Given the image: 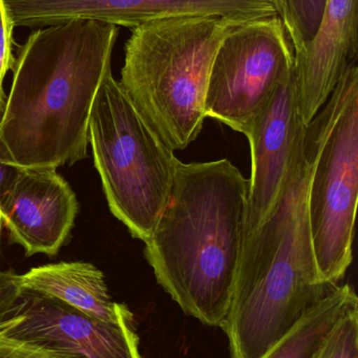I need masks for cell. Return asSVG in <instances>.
<instances>
[{"mask_svg": "<svg viewBox=\"0 0 358 358\" xmlns=\"http://www.w3.org/2000/svg\"><path fill=\"white\" fill-rule=\"evenodd\" d=\"M119 27L71 20L29 34L13 65L0 113V161L59 168L88 155L95 99L111 71Z\"/></svg>", "mask_w": 358, "mask_h": 358, "instance_id": "cell-1", "label": "cell"}, {"mask_svg": "<svg viewBox=\"0 0 358 358\" xmlns=\"http://www.w3.org/2000/svg\"><path fill=\"white\" fill-rule=\"evenodd\" d=\"M249 179L229 159L177 164L144 256L183 313L221 327L245 243Z\"/></svg>", "mask_w": 358, "mask_h": 358, "instance_id": "cell-2", "label": "cell"}, {"mask_svg": "<svg viewBox=\"0 0 358 358\" xmlns=\"http://www.w3.org/2000/svg\"><path fill=\"white\" fill-rule=\"evenodd\" d=\"M317 126L303 124L281 191L245 240L222 328L231 358H261L334 286L322 281L308 216Z\"/></svg>", "mask_w": 358, "mask_h": 358, "instance_id": "cell-3", "label": "cell"}, {"mask_svg": "<svg viewBox=\"0 0 358 358\" xmlns=\"http://www.w3.org/2000/svg\"><path fill=\"white\" fill-rule=\"evenodd\" d=\"M244 22L177 17L132 29L119 83L172 151L187 148L201 132L214 56L226 36Z\"/></svg>", "mask_w": 358, "mask_h": 358, "instance_id": "cell-4", "label": "cell"}, {"mask_svg": "<svg viewBox=\"0 0 358 358\" xmlns=\"http://www.w3.org/2000/svg\"><path fill=\"white\" fill-rule=\"evenodd\" d=\"M88 143L111 214L146 241L170 199L179 159L111 71L95 99Z\"/></svg>", "mask_w": 358, "mask_h": 358, "instance_id": "cell-5", "label": "cell"}, {"mask_svg": "<svg viewBox=\"0 0 358 358\" xmlns=\"http://www.w3.org/2000/svg\"><path fill=\"white\" fill-rule=\"evenodd\" d=\"M313 122L317 151L308 216L322 281L338 285L352 263L358 192V66L353 61Z\"/></svg>", "mask_w": 358, "mask_h": 358, "instance_id": "cell-6", "label": "cell"}, {"mask_svg": "<svg viewBox=\"0 0 358 358\" xmlns=\"http://www.w3.org/2000/svg\"><path fill=\"white\" fill-rule=\"evenodd\" d=\"M294 71V52L279 16L237 25L214 56L206 92V117L247 136Z\"/></svg>", "mask_w": 358, "mask_h": 358, "instance_id": "cell-7", "label": "cell"}, {"mask_svg": "<svg viewBox=\"0 0 358 358\" xmlns=\"http://www.w3.org/2000/svg\"><path fill=\"white\" fill-rule=\"evenodd\" d=\"M0 271V330L12 338L81 358H142L132 322L106 323Z\"/></svg>", "mask_w": 358, "mask_h": 358, "instance_id": "cell-8", "label": "cell"}, {"mask_svg": "<svg viewBox=\"0 0 358 358\" xmlns=\"http://www.w3.org/2000/svg\"><path fill=\"white\" fill-rule=\"evenodd\" d=\"M15 27L40 29L92 20L134 29L177 17L219 16L237 20L279 16L271 0H6Z\"/></svg>", "mask_w": 358, "mask_h": 358, "instance_id": "cell-9", "label": "cell"}, {"mask_svg": "<svg viewBox=\"0 0 358 358\" xmlns=\"http://www.w3.org/2000/svg\"><path fill=\"white\" fill-rule=\"evenodd\" d=\"M0 210L11 243L27 257H53L73 229L78 200L56 168H17L0 196Z\"/></svg>", "mask_w": 358, "mask_h": 358, "instance_id": "cell-10", "label": "cell"}, {"mask_svg": "<svg viewBox=\"0 0 358 358\" xmlns=\"http://www.w3.org/2000/svg\"><path fill=\"white\" fill-rule=\"evenodd\" d=\"M303 124L294 71L275 90L246 136L252 149V178L245 240L260 227L279 196Z\"/></svg>", "mask_w": 358, "mask_h": 358, "instance_id": "cell-11", "label": "cell"}, {"mask_svg": "<svg viewBox=\"0 0 358 358\" xmlns=\"http://www.w3.org/2000/svg\"><path fill=\"white\" fill-rule=\"evenodd\" d=\"M358 0H326L315 36L294 58L298 109L308 125L358 56Z\"/></svg>", "mask_w": 358, "mask_h": 358, "instance_id": "cell-12", "label": "cell"}, {"mask_svg": "<svg viewBox=\"0 0 358 358\" xmlns=\"http://www.w3.org/2000/svg\"><path fill=\"white\" fill-rule=\"evenodd\" d=\"M19 287L57 299L84 315L106 323L132 319L124 304L113 302L104 275L95 265L85 262H60L34 267L15 275Z\"/></svg>", "mask_w": 358, "mask_h": 358, "instance_id": "cell-13", "label": "cell"}, {"mask_svg": "<svg viewBox=\"0 0 358 358\" xmlns=\"http://www.w3.org/2000/svg\"><path fill=\"white\" fill-rule=\"evenodd\" d=\"M355 308L358 300L353 288L348 284L334 286L261 358H313L338 320Z\"/></svg>", "mask_w": 358, "mask_h": 358, "instance_id": "cell-14", "label": "cell"}, {"mask_svg": "<svg viewBox=\"0 0 358 358\" xmlns=\"http://www.w3.org/2000/svg\"><path fill=\"white\" fill-rule=\"evenodd\" d=\"M326 0H287L285 27L294 48V58L304 52L315 36Z\"/></svg>", "mask_w": 358, "mask_h": 358, "instance_id": "cell-15", "label": "cell"}, {"mask_svg": "<svg viewBox=\"0 0 358 358\" xmlns=\"http://www.w3.org/2000/svg\"><path fill=\"white\" fill-rule=\"evenodd\" d=\"M313 358H358V308L338 320Z\"/></svg>", "mask_w": 358, "mask_h": 358, "instance_id": "cell-16", "label": "cell"}, {"mask_svg": "<svg viewBox=\"0 0 358 358\" xmlns=\"http://www.w3.org/2000/svg\"><path fill=\"white\" fill-rule=\"evenodd\" d=\"M15 25L6 0H0V113L6 105V96L4 82L6 73L14 65Z\"/></svg>", "mask_w": 358, "mask_h": 358, "instance_id": "cell-17", "label": "cell"}, {"mask_svg": "<svg viewBox=\"0 0 358 358\" xmlns=\"http://www.w3.org/2000/svg\"><path fill=\"white\" fill-rule=\"evenodd\" d=\"M0 358H81L12 338L0 330Z\"/></svg>", "mask_w": 358, "mask_h": 358, "instance_id": "cell-18", "label": "cell"}, {"mask_svg": "<svg viewBox=\"0 0 358 358\" xmlns=\"http://www.w3.org/2000/svg\"><path fill=\"white\" fill-rule=\"evenodd\" d=\"M17 168L6 165L0 161V196L4 193V189L8 187V183L12 180Z\"/></svg>", "mask_w": 358, "mask_h": 358, "instance_id": "cell-19", "label": "cell"}, {"mask_svg": "<svg viewBox=\"0 0 358 358\" xmlns=\"http://www.w3.org/2000/svg\"><path fill=\"white\" fill-rule=\"evenodd\" d=\"M271 2L275 6L280 18L283 23H285L286 17H287V0H271Z\"/></svg>", "mask_w": 358, "mask_h": 358, "instance_id": "cell-20", "label": "cell"}, {"mask_svg": "<svg viewBox=\"0 0 358 358\" xmlns=\"http://www.w3.org/2000/svg\"><path fill=\"white\" fill-rule=\"evenodd\" d=\"M1 227H2V217H1V210H0V234H1Z\"/></svg>", "mask_w": 358, "mask_h": 358, "instance_id": "cell-21", "label": "cell"}]
</instances>
